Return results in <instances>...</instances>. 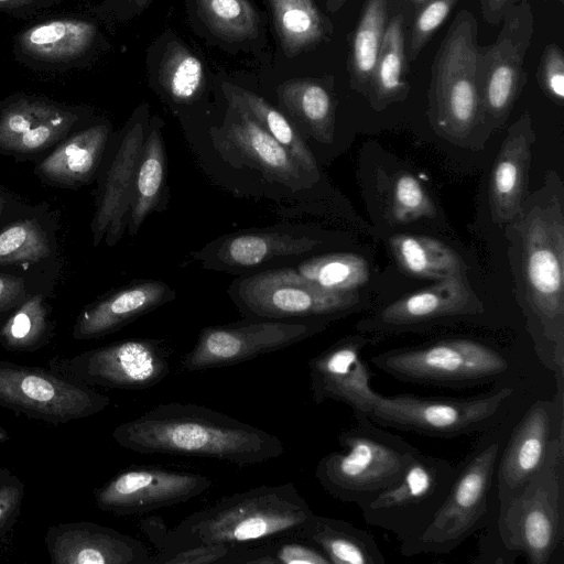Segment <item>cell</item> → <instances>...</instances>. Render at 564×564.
Wrapping results in <instances>:
<instances>
[{
    "instance_id": "cell-6",
    "label": "cell",
    "mask_w": 564,
    "mask_h": 564,
    "mask_svg": "<svg viewBox=\"0 0 564 564\" xmlns=\"http://www.w3.org/2000/svg\"><path fill=\"white\" fill-rule=\"evenodd\" d=\"M505 436L502 421L482 433L457 466L451 489L426 529L416 538L400 542L402 555L447 554L484 525Z\"/></svg>"
},
{
    "instance_id": "cell-52",
    "label": "cell",
    "mask_w": 564,
    "mask_h": 564,
    "mask_svg": "<svg viewBox=\"0 0 564 564\" xmlns=\"http://www.w3.org/2000/svg\"><path fill=\"white\" fill-rule=\"evenodd\" d=\"M10 440L9 432L0 424V443L8 442Z\"/></svg>"
},
{
    "instance_id": "cell-48",
    "label": "cell",
    "mask_w": 564,
    "mask_h": 564,
    "mask_svg": "<svg viewBox=\"0 0 564 564\" xmlns=\"http://www.w3.org/2000/svg\"><path fill=\"white\" fill-rule=\"evenodd\" d=\"M64 0H0V13L18 19L36 17Z\"/></svg>"
},
{
    "instance_id": "cell-20",
    "label": "cell",
    "mask_w": 564,
    "mask_h": 564,
    "mask_svg": "<svg viewBox=\"0 0 564 564\" xmlns=\"http://www.w3.org/2000/svg\"><path fill=\"white\" fill-rule=\"evenodd\" d=\"M149 120L148 109L142 106L117 138L93 220L95 246L99 245L104 236L109 246L115 245L127 228L133 181Z\"/></svg>"
},
{
    "instance_id": "cell-44",
    "label": "cell",
    "mask_w": 564,
    "mask_h": 564,
    "mask_svg": "<svg viewBox=\"0 0 564 564\" xmlns=\"http://www.w3.org/2000/svg\"><path fill=\"white\" fill-rule=\"evenodd\" d=\"M457 2L458 0H424L416 8L409 40L405 44L408 63L417 58Z\"/></svg>"
},
{
    "instance_id": "cell-23",
    "label": "cell",
    "mask_w": 564,
    "mask_h": 564,
    "mask_svg": "<svg viewBox=\"0 0 564 564\" xmlns=\"http://www.w3.org/2000/svg\"><path fill=\"white\" fill-rule=\"evenodd\" d=\"M482 312L481 301L459 273L388 304L372 318L360 323L358 328L380 334L397 333Z\"/></svg>"
},
{
    "instance_id": "cell-33",
    "label": "cell",
    "mask_w": 564,
    "mask_h": 564,
    "mask_svg": "<svg viewBox=\"0 0 564 564\" xmlns=\"http://www.w3.org/2000/svg\"><path fill=\"white\" fill-rule=\"evenodd\" d=\"M274 28L286 56L293 57L325 41L332 24L314 0H269Z\"/></svg>"
},
{
    "instance_id": "cell-4",
    "label": "cell",
    "mask_w": 564,
    "mask_h": 564,
    "mask_svg": "<svg viewBox=\"0 0 564 564\" xmlns=\"http://www.w3.org/2000/svg\"><path fill=\"white\" fill-rule=\"evenodd\" d=\"M523 267L540 360L564 388V225L557 205L532 210L524 231Z\"/></svg>"
},
{
    "instance_id": "cell-16",
    "label": "cell",
    "mask_w": 564,
    "mask_h": 564,
    "mask_svg": "<svg viewBox=\"0 0 564 564\" xmlns=\"http://www.w3.org/2000/svg\"><path fill=\"white\" fill-rule=\"evenodd\" d=\"M322 243L313 235L284 225L223 236L192 257L207 270L241 275L293 265Z\"/></svg>"
},
{
    "instance_id": "cell-36",
    "label": "cell",
    "mask_w": 564,
    "mask_h": 564,
    "mask_svg": "<svg viewBox=\"0 0 564 564\" xmlns=\"http://www.w3.org/2000/svg\"><path fill=\"white\" fill-rule=\"evenodd\" d=\"M290 267L305 281L330 292H356L369 280L367 261L355 253L310 257Z\"/></svg>"
},
{
    "instance_id": "cell-47",
    "label": "cell",
    "mask_w": 564,
    "mask_h": 564,
    "mask_svg": "<svg viewBox=\"0 0 564 564\" xmlns=\"http://www.w3.org/2000/svg\"><path fill=\"white\" fill-rule=\"evenodd\" d=\"M538 82L543 93L558 105L564 100V55L552 43L545 46L538 67Z\"/></svg>"
},
{
    "instance_id": "cell-10",
    "label": "cell",
    "mask_w": 564,
    "mask_h": 564,
    "mask_svg": "<svg viewBox=\"0 0 564 564\" xmlns=\"http://www.w3.org/2000/svg\"><path fill=\"white\" fill-rule=\"evenodd\" d=\"M228 294L246 318L316 319L328 322L354 308L357 292L337 293L302 279L291 267L241 274Z\"/></svg>"
},
{
    "instance_id": "cell-42",
    "label": "cell",
    "mask_w": 564,
    "mask_h": 564,
    "mask_svg": "<svg viewBox=\"0 0 564 564\" xmlns=\"http://www.w3.org/2000/svg\"><path fill=\"white\" fill-rule=\"evenodd\" d=\"M46 236L34 220H23L0 232V264L34 262L50 256Z\"/></svg>"
},
{
    "instance_id": "cell-53",
    "label": "cell",
    "mask_w": 564,
    "mask_h": 564,
    "mask_svg": "<svg viewBox=\"0 0 564 564\" xmlns=\"http://www.w3.org/2000/svg\"><path fill=\"white\" fill-rule=\"evenodd\" d=\"M135 8L138 9H144L150 2L151 0H130Z\"/></svg>"
},
{
    "instance_id": "cell-46",
    "label": "cell",
    "mask_w": 564,
    "mask_h": 564,
    "mask_svg": "<svg viewBox=\"0 0 564 564\" xmlns=\"http://www.w3.org/2000/svg\"><path fill=\"white\" fill-rule=\"evenodd\" d=\"M25 484L10 469L0 467V549L21 513Z\"/></svg>"
},
{
    "instance_id": "cell-32",
    "label": "cell",
    "mask_w": 564,
    "mask_h": 564,
    "mask_svg": "<svg viewBox=\"0 0 564 564\" xmlns=\"http://www.w3.org/2000/svg\"><path fill=\"white\" fill-rule=\"evenodd\" d=\"M406 69L404 17L399 13L388 21L371 76L367 97L375 109L381 110L406 97Z\"/></svg>"
},
{
    "instance_id": "cell-35",
    "label": "cell",
    "mask_w": 564,
    "mask_h": 564,
    "mask_svg": "<svg viewBox=\"0 0 564 564\" xmlns=\"http://www.w3.org/2000/svg\"><path fill=\"white\" fill-rule=\"evenodd\" d=\"M390 247L399 265L416 278L440 281L462 273L459 256L436 239L398 235L390 239Z\"/></svg>"
},
{
    "instance_id": "cell-9",
    "label": "cell",
    "mask_w": 564,
    "mask_h": 564,
    "mask_svg": "<svg viewBox=\"0 0 564 564\" xmlns=\"http://www.w3.org/2000/svg\"><path fill=\"white\" fill-rule=\"evenodd\" d=\"M512 395L513 390L507 387L468 399L381 394L368 416L384 429L454 438L484 433L497 425Z\"/></svg>"
},
{
    "instance_id": "cell-11",
    "label": "cell",
    "mask_w": 564,
    "mask_h": 564,
    "mask_svg": "<svg viewBox=\"0 0 564 564\" xmlns=\"http://www.w3.org/2000/svg\"><path fill=\"white\" fill-rule=\"evenodd\" d=\"M456 470L449 460L419 452L397 484L359 508L365 522L399 542L416 538L445 500Z\"/></svg>"
},
{
    "instance_id": "cell-34",
    "label": "cell",
    "mask_w": 564,
    "mask_h": 564,
    "mask_svg": "<svg viewBox=\"0 0 564 564\" xmlns=\"http://www.w3.org/2000/svg\"><path fill=\"white\" fill-rule=\"evenodd\" d=\"M389 21V0H365L348 56L350 87L367 97Z\"/></svg>"
},
{
    "instance_id": "cell-56",
    "label": "cell",
    "mask_w": 564,
    "mask_h": 564,
    "mask_svg": "<svg viewBox=\"0 0 564 564\" xmlns=\"http://www.w3.org/2000/svg\"><path fill=\"white\" fill-rule=\"evenodd\" d=\"M558 1L563 2V0H558Z\"/></svg>"
},
{
    "instance_id": "cell-29",
    "label": "cell",
    "mask_w": 564,
    "mask_h": 564,
    "mask_svg": "<svg viewBox=\"0 0 564 564\" xmlns=\"http://www.w3.org/2000/svg\"><path fill=\"white\" fill-rule=\"evenodd\" d=\"M111 128L106 122L87 127L67 139L39 166L40 173L59 183H78L89 180L97 171Z\"/></svg>"
},
{
    "instance_id": "cell-37",
    "label": "cell",
    "mask_w": 564,
    "mask_h": 564,
    "mask_svg": "<svg viewBox=\"0 0 564 564\" xmlns=\"http://www.w3.org/2000/svg\"><path fill=\"white\" fill-rule=\"evenodd\" d=\"M159 80L174 101L189 102L203 88V64L184 45L170 43L160 63Z\"/></svg>"
},
{
    "instance_id": "cell-18",
    "label": "cell",
    "mask_w": 564,
    "mask_h": 564,
    "mask_svg": "<svg viewBox=\"0 0 564 564\" xmlns=\"http://www.w3.org/2000/svg\"><path fill=\"white\" fill-rule=\"evenodd\" d=\"M99 36L98 25L75 14H57L25 25L13 36L15 61L34 72L62 73L88 62Z\"/></svg>"
},
{
    "instance_id": "cell-15",
    "label": "cell",
    "mask_w": 564,
    "mask_h": 564,
    "mask_svg": "<svg viewBox=\"0 0 564 564\" xmlns=\"http://www.w3.org/2000/svg\"><path fill=\"white\" fill-rule=\"evenodd\" d=\"M53 371L83 384L144 390L170 373L169 354L161 341L124 339L48 361Z\"/></svg>"
},
{
    "instance_id": "cell-26",
    "label": "cell",
    "mask_w": 564,
    "mask_h": 564,
    "mask_svg": "<svg viewBox=\"0 0 564 564\" xmlns=\"http://www.w3.org/2000/svg\"><path fill=\"white\" fill-rule=\"evenodd\" d=\"M532 137L531 119L524 113L510 127L496 159L489 197L492 216L498 223L512 219L523 206Z\"/></svg>"
},
{
    "instance_id": "cell-19",
    "label": "cell",
    "mask_w": 564,
    "mask_h": 564,
    "mask_svg": "<svg viewBox=\"0 0 564 564\" xmlns=\"http://www.w3.org/2000/svg\"><path fill=\"white\" fill-rule=\"evenodd\" d=\"M564 391L535 401L501 448L495 476L499 505L509 500L541 467L555 435L564 429Z\"/></svg>"
},
{
    "instance_id": "cell-43",
    "label": "cell",
    "mask_w": 564,
    "mask_h": 564,
    "mask_svg": "<svg viewBox=\"0 0 564 564\" xmlns=\"http://www.w3.org/2000/svg\"><path fill=\"white\" fill-rule=\"evenodd\" d=\"M390 207L391 215L398 223L432 217L436 212L424 187L409 173L398 174L392 181Z\"/></svg>"
},
{
    "instance_id": "cell-50",
    "label": "cell",
    "mask_w": 564,
    "mask_h": 564,
    "mask_svg": "<svg viewBox=\"0 0 564 564\" xmlns=\"http://www.w3.org/2000/svg\"><path fill=\"white\" fill-rule=\"evenodd\" d=\"M521 1L524 0H480L482 18L487 23L496 25L501 22L508 7Z\"/></svg>"
},
{
    "instance_id": "cell-25",
    "label": "cell",
    "mask_w": 564,
    "mask_h": 564,
    "mask_svg": "<svg viewBox=\"0 0 564 564\" xmlns=\"http://www.w3.org/2000/svg\"><path fill=\"white\" fill-rule=\"evenodd\" d=\"M174 299L175 291L163 281H134L86 307L76 321L73 337L83 340L106 336Z\"/></svg>"
},
{
    "instance_id": "cell-24",
    "label": "cell",
    "mask_w": 564,
    "mask_h": 564,
    "mask_svg": "<svg viewBox=\"0 0 564 564\" xmlns=\"http://www.w3.org/2000/svg\"><path fill=\"white\" fill-rule=\"evenodd\" d=\"M44 543L52 564H148L150 557L141 541L90 521L51 525Z\"/></svg>"
},
{
    "instance_id": "cell-39",
    "label": "cell",
    "mask_w": 564,
    "mask_h": 564,
    "mask_svg": "<svg viewBox=\"0 0 564 564\" xmlns=\"http://www.w3.org/2000/svg\"><path fill=\"white\" fill-rule=\"evenodd\" d=\"M64 107L45 97L24 94L9 97L0 105V149L9 151L18 138Z\"/></svg>"
},
{
    "instance_id": "cell-55",
    "label": "cell",
    "mask_w": 564,
    "mask_h": 564,
    "mask_svg": "<svg viewBox=\"0 0 564 564\" xmlns=\"http://www.w3.org/2000/svg\"><path fill=\"white\" fill-rule=\"evenodd\" d=\"M2 207H3V199H2V197L0 196V213H1V210H2Z\"/></svg>"
},
{
    "instance_id": "cell-27",
    "label": "cell",
    "mask_w": 564,
    "mask_h": 564,
    "mask_svg": "<svg viewBox=\"0 0 564 564\" xmlns=\"http://www.w3.org/2000/svg\"><path fill=\"white\" fill-rule=\"evenodd\" d=\"M159 118L149 120L132 186L128 234L135 235L153 212L165 207L167 197L166 152Z\"/></svg>"
},
{
    "instance_id": "cell-2",
    "label": "cell",
    "mask_w": 564,
    "mask_h": 564,
    "mask_svg": "<svg viewBox=\"0 0 564 564\" xmlns=\"http://www.w3.org/2000/svg\"><path fill=\"white\" fill-rule=\"evenodd\" d=\"M313 511L292 482L259 486L220 498L170 529L158 516L140 530L156 551L197 544L253 546L295 535Z\"/></svg>"
},
{
    "instance_id": "cell-14",
    "label": "cell",
    "mask_w": 564,
    "mask_h": 564,
    "mask_svg": "<svg viewBox=\"0 0 564 564\" xmlns=\"http://www.w3.org/2000/svg\"><path fill=\"white\" fill-rule=\"evenodd\" d=\"M327 324L316 319L246 318L207 326L183 357L182 368L197 372L238 365L297 344L318 334Z\"/></svg>"
},
{
    "instance_id": "cell-49",
    "label": "cell",
    "mask_w": 564,
    "mask_h": 564,
    "mask_svg": "<svg viewBox=\"0 0 564 564\" xmlns=\"http://www.w3.org/2000/svg\"><path fill=\"white\" fill-rule=\"evenodd\" d=\"M24 295V285L20 279L0 274V313L13 308Z\"/></svg>"
},
{
    "instance_id": "cell-13",
    "label": "cell",
    "mask_w": 564,
    "mask_h": 564,
    "mask_svg": "<svg viewBox=\"0 0 564 564\" xmlns=\"http://www.w3.org/2000/svg\"><path fill=\"white\" fill-rule=\"evenodd\" d=\"M109 397L52 369L0 360V405L33 420L65 424L98 414Z\"/></svg>"
},
{
    "instance_id": "cell-17",
    "label": "cell",
    "mask_w": 564,
    "mask_h": 564,
    "mask_svg": "<svg viewBox=\"0 0 564 564\" xmlns=\"http://www.w3.org/2000/svg\"><path fill=\"white\" fill-rule=\"evenodd\" d=\"M212 487L208 476L159 466L120 471L94 492L96 506L117 516H133L183 503Z\"/></svg>"
},
{
    "instance_id": "cell-30",
    "label": "cell",
    "mask_w": 564,
    "mask_h": 564,
    "mask_svg": "<svg viewBox=\"0 0 564 564\" xmlns=\"http://www.w3.org/2000/svg\"><path fill=\"white\" fill-rule=\"evenodd\" d=\"M228 104L242 107L295 160L311 182L319 176L317 162L295 124L263 97L237 85L223 83Z\"/></svg>"
},
{
    "instance_id": "cell-40",
    "label": "cell",
    "mask_w": 564,
    "mask_h": 564,
    "mask_svg": "<svg viewBox=\"0 0 564 564\" xmlns=\"http://www.w3.org/2000/svg\"><path fill=\"white\" fill-rule=\"evenodd\" d=\"M48 330L41 295L25 301L0 327V344L12 351H33L44 344Z\"/></svg>"
},
{
    "instance_id": "cell-21",
    "label": "cell",
    "mask_w": 564,
    "mask_h": 564,
    "mask_svg": "<svg viewBox=\"0 0 564 564\" xmlns=\"http://www.w3.org/2000/svg\"><path fill=\"white\" fill-rule=\"evenodd\" d=\"M371 339L352 335L334 343L308 361L312 399L341 402L352 413L368 415L380 398L370 384L371 373L362 358Z\"/></svg>"
},
{
    "instance_id": "cell-22",
    "label": "cell",
    "mask_w": 564,
    "mask_h": 564,
    "mask_svg": "<svg viewBox=\"0 0 564 564\" xmlns=\"http://www.w3.org/2000/svg\"><path fill=\"white\" fill-rule=\"evenodd\" d=\"M228 116L213 139L227 158L258 170L269 181L290 189L311 185L291 154L280 145L242 107L228 104Z\"/></svg>"
},
{
    "instance_id": "cell-12",
    "label": "cell",
    "mask_w": 564,
    "mask_h": 564,
    "mask_svg": "<svg viewBox=\"0 0 564 564\" xmlns=\"http://www.w3.org/2000/svg\"><path fill=\"white\" fill-rule=\"evenodd\" d=\"M501 21L496 41L478 46L476 56L479 123L492 127L506 121L525 83L523 64L533 35L529 1L508 7Z\"/></svg>"
},
{
    "instance_id": "cell-45",
    "label": "cell",
    "mask_w": 564,
    "mask_h": 564,
    "mask_svg": "<svg viewBox=\"0 0 564 564\" xmlns=\"http://www.w3.org/2000/svg\"><path fill=\"white\" fill-rule=\"evenodd\" d=\"M246 546L228 544H197L159 551L148 564H236Z\"/></svg>"
},
{
    "instance_id": "cell-38",
    "label": "cell",
    "mask_w": 564,
    "mask_h": 564,
    "mask_svg": "<svg viewBox=\"0 0 564 564\" xmlns=\"http://www.w3.org/2000/svg\"><path fill=\"white\" fill-rule=\"evenodd\" d=\"M195 1L200 19L218 37L241 41L257 34L259 18L249 0Z\"/></svg>"
},
{
    "instance_id": "cell-28",
    "label": "cell",
    "mask_w": 564,
    "mask_h": 564,
    "mask_svg": "<svg viewBox=\"0 0 564 564\" xmlns=\"http://www.w3.org/2000/svg\"><path fill=\"white\" fill-rule=\"evenodd\" d=\"M295 535L318 547L330 564L386 563L375 538L345 520L313 513Z\"/></svg>"
},
{
    "instance_id": "cell-5",
    "label": "cell",
    "mask_w": 564,
    "mask_h": 564,
    "mask_svg": "<svg viewBox=\"0 0 564 564\" xmlns=\"http://www.w3.org/2000/svg\"><path fill=\"white\" fill-rule=\"evenodd\" d=\"M497 536L512 557L546 564L564 532V429L553 438L546 457L533 476L499 505Z\"/></svg>"
},
{
    "instance_id": "cell-8",
    "label": "cell",
    "mask_w": 564,
    "mask_h": 564,
    "mask_svg": "<svg viewBox=\"0 0 564 564\" xmlns=\"http://www.w3.org/2000/svg\"><path fill=\"white\" fill-rule=\"evenodd\" d=\"M370 361L400 381L449 388L491 382L510 369L500 350L468 338L391 349L370 357Z\"/></svg>"
},
{
    "instance_id": "cell-41",
    "label": "cell",
    "mask_w": 564,
    "mask_h": 564,
    "mask_svg": "<svg viewBox=\"0 0 564 564\" xmlns=\"http://www.w3.org/2000/svg\"><path fill=\"white\" fill-rule=\"evenodd\" d=\"M236 564H330L314 544L296 535L246 546Z\"/></svg>"
},
{
    "instance_id": "cell-54",
    "label": "cell",
    "mask_w": 564,
    "mask_h": 564,
    "mask_svg": "<svg viewBox=\"0 0 564 564\" xmlns=\"http://www.w3.org/2000/svg\"><path fill=\"white\" fill-rule=\"evenodd\" d=\"M408 3L412 4L414 9H416L424 0H405Z\"/></svg>"
},
{
    "instance_id": "cell-51",
    "label": "cell",
    "mask_w": 564,
    "mask_h": 564,
    "mask_svg": "<svg viewBox=\"0 0 564 564\" xmlns=\"http://www.w3.org/2000/svg\"><path fill=\"white\" fill-rule=\"evenodd\" d=\"M348 0H326L327 11L337 12Z\"/></svg>"
},
{
    "instance_id": "cell-3",
    "label": "cell",
    "mask_w": 564,
    "mask_h": 564,
    "mask_svg": "<svg viewBox=\"0 0 564 564\" xmlns=\"http://www.w3.org/2000/svg\"><path fill=\"white\" fill-rule=\"evenodd\" d=\"M352 414L355 423L338 435L340 449L319 459L315 477L329 496L360 508L397 484L420 451L368 415Z\"/></svg>"
},
{
    "instance_id": "cell-31",
    "label": "cell",
    "mask_w": 564,
    "mask_h": 564,
    "mask_svg": "<svg viewBox=\"0 0 564 564\" xmlns=\"http://www.w3.org/2000/svg\"><path fill=\"white\" fill-rule=\"evenodd\" d=\"M280 104L293 120L316 141L328 144L335 132V100L322 83L296 78L281 84L278 89Z\"/></svg>"
},
{
    "instance_id": "cell-7",
    "label": "cell",
    "mask_w": 564,
    "mask_h": 564,
    "mask_svg": "<svg viewBox=\"0 0 564 564\" xmlns=\"http://www.w3.org/2000/svg\"><path fill=\"white\" fill-rule=\"evenodd\" d=\"M477 50V20L460 10L436 52L429 91L431 121L451 138H466L479 123Z\"/></svg>"
},
{
    "instance_id": "cell-1",
    "label": "cell",
    "mask_w": 564,
    "mask_h": 564,
    "mask_svg": "<svg viewBox=\"0 0 564 564\" xmlns=\"http://www.w3.org/2000/svg\"><path fill=\"white\" fill-rule=\"evenodd\" d=\"M139 454H169L260 464L284 454L275 435L210 408L184 402L159 404L119 424L111 433Z\"/></svg>"
}]
</instances>
